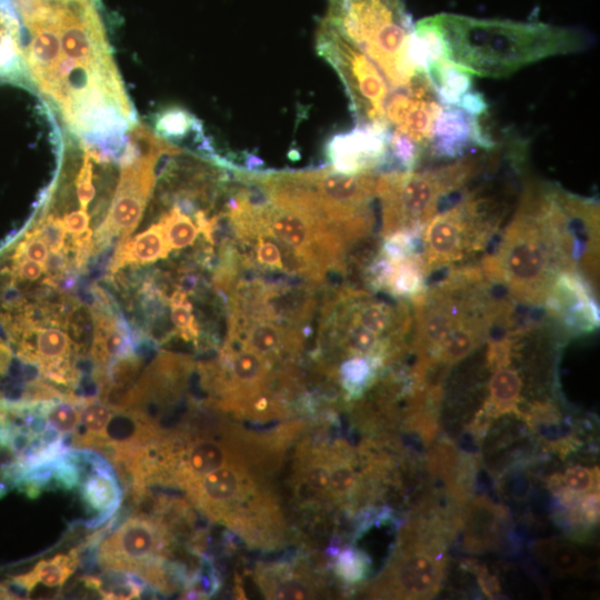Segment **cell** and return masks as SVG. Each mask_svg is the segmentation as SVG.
Instances as JSON below:
<instances>
[{"instance_id": "cell-1", "label": "cell", "mask_w": 600, "mask_h": 600, "mask_svg": "<svg viewBox=\"0 0 600 600\" xmlns=\"http://www.w3.org/2000/svg\"><path fill=\"white\" fill-rule=\"evenodd\" d=\"M30 80L79 139L116 147L137 123L94 0H18Z\"/></svg>"}, {"instance_id": "cell-2", "label": "cell", "mask_w": 600, "mask_h": 600, "mask_svg": "<svg viewBox=\"0 0 600 600\" xmlns=\"http://www.w3.org/2000/svg\"><path fill=\"white\" fill-rule=\"evenodd\" d=\"M598 204L542 182L529 183L497 253L483 266L527 303H546L562 273H577L573 232L598 219Z\"/></svg>"}, {"instance_id": "cell-3", "label": "cell", "mask_w": 600, "mask_h": 600, "mask_svg": "<svg viewBox=\"0 0 600 600\" xmlns=\"http://www.w3.org/2000/svg\"><path fill=\"white\" fill-rule=\"evenodd\" d=\"M439 37L443 58L463 71L500 78L539 60L584 50L590 39L577 28L543 22L438 13L422 19Z\"/></svg>"}, {"instance_id": "cell-4", "label": "cell", "mask_w": 600, "mask_h": 600, "mask_svg": "<svg viewBox=\"0 0 600 600\" xmlns=\"http://www.w3.org/2000/svg\"><path fill=\"white\" fill-rule=\"evenodd\" d=\"M321 22L363 51L392 88L418 72L409 58L414 23L402 0H328Z\"/></svg>"}, {"instance_id": "cell-5", "label": "cell", "mask_w": 600, "mask_h": 600, "mask_svg": "<svg viewBox=\"0 0 600 600\" xmlns=\"http://www.w3.org/2000/svg\"><path fill=\"white\" fill-rule=\"evenodd\" d=\"M479 157H463L452 163L423 170L387 171L377 174L382 236L411 234L422 230L444 200L478 174Z\"/></svg>"}, {"instance_id": "cell-6", "label": "cell", "mask_w": 600, "mask_h": 600, "mask_svg": "<svg viewBox=\"0 0 600 600\" xmlns=\"http://www.w3.org/2000/svg\"><path fill=\"white\" fill-rule=\"evenodd\" d=\"M493 196L467 192L443 211H438L421 230L420 261L424 276L480 250L503 214Z\"/></svg>"}, {"instance_id": "cell-7", "label": "cell", "mask_w": 600, "mask_h": 600, "mask_svg": "<svg viewBox=\"0 0 600 600\" xmlns=\"http://www.w3.org/2000/svg\"><path fill=\"white\" fill-rule=\"evenodd\" d=\"M317 51L338 73L357 124L388 128L384 114L389 83L372 60L333 29L320 23Z\"/></svg>"}, {"instance_id": "cell-8", "label": "cell", "mask_w": 600, "mask_h": 600, "mask_svg": "<svg viewBox=\"0 0 600 600\" xmlns=\"http://www.w3.org/2000/svg\"><path fill=\"white\" fill-rule=\"evenodd\" d=\"M164 542L160 523L150 517L133 514L103 538L97 560L104 570L137 574L146 564L158 559Z\"/></svg>"}, {"instance_id": "cell-9", "label": "cell", "mask_w": 600, "mask_h": 600, "mask_svg": "<svg viewBox=\"0 0 600 600\" xmlns=\"http://www.w3.org/2000/svg\"><path fill=\"white\" fill-rule=\"evenodd\" d=\"M391 129L356 124L329 139L326 146L331 169L346 174L372 172L386 166Z\"/></svg>"}, {"instance_id": "cell-10", "label": "cell", "mask_w": 600, "mask_h": 600, "mask_svg": "<svg viewBox=\"0 0 600 600\" xmlns=\"http://www.w3.org/2000/svg\"><path fill=\"white\" fill-rule=\"evenodd\" d=\"M81 477L80 494L94 517L86 521L88 528L106 522L121 504L122 492L112 467L101 456L87 449H77Z\"/></svg>"}, {"instance_id": "cell-11", "label": "cell", "mask_w": 600, "mask_h": 600, "mask_svg": "<svg viewBox=\"0 0 600 600\" xmlns=\"http://www.w3.org/2000/svg\"><path fill=\"white\" fill-rule=\"evenodd\" d=\"M472 147L486 150L494 147L492 139L481 128L479 117L457 106H441L428 144L431 154L454 159Z\"/></svg>"}, {"instance_id": "cell-12", "label": "cell", "mask_w": 600, "mask_h": 600, "mask_svg": "<svg viewBox=\"0 0 600 600\" xmlns=\"http://www.w3.org/2000/svg\"><path fill=\"white\" fill-rule=\"evenodd\" d=\"M442 573V561L424 547L411 552L400 562L396 581L404 596L428 598L439 589Z\"/></svg>"}, {"instance_id": "cell-13", "label": "cell", "mask_w": 600, "mask_h": 600, "mask_svg": "<svg viewBox=\"0 0 600 600\" xmlns=\"http://www.w3.org/2000/svg\"><path fill=\"white\" fill-rule=\"evenodd\" d=\"M79 564L80 556L76 548L68 554L40 560L31 571L13 577L7 588L16 590V596H29L39 583L50 588L61 587Z\"/></svg>"}, {"instance_id": "cell-14", "label": "cell", "mask_w": 600, "mask_h": 600, "mask_svg": "<svg viewBox=\"0 0 600 600\" xmlns=\"http://www.w3.org/2000/svg\"><path fill=\"white\" fill-rule=\"evenodd\" d=\"M441 106L437 99L412 97L400 123L392 131L407 136L423 150L428 149L434 120Z\"/></svg>"}, {"instance_id": "cell-15", "label": "cell", "mask_w": 600, "mask_h": 600, "mask_svg": "<svg viewBox=\"0 0 600 600\" xmlns=\"http://www.w3.org/2000/svg\"><path fill=\"white\" fill-rule=\"evenodd\" d=\"M507 366L494 369L489 381V409L494 414L513 409L520 399L522 380L519 373Z\"/></svg>"}, {"instance_id": "cell-16", "label": "cell", "mask_w": 600, "mask_h": 600, "mask_svg": "<svg viewBox=\"0 0 600 600\" xmlns=\"http://www.w3.org/2000/svg\"><path fill=\"white\" fill-rule=\"evenodd\" d=\"M224 453L221 447L211 440H198L188 449L183 470L179 477L190 480L192 477L204 476L223 466Z\"/></svg>"}, {"instance_id": "cell-17", "label": "cell", "mask_w": 600, "mask_h": 600, "mask_svg": "<svg viewBox=\"0 0 600 600\" xmlns=\"http://www.w3.org/2000/svg\"><path fill=\"white\" fill-rule=\"evenodd\" d=\"M236 472L227 467H220L203 476L193 491L202 503H219L229 500L238 489Z\"/></svg>"}, {"instance_id": "cell-18", "label": "cell", "mask_w": 600, "mask_h": 600, "mask_svg": "<svg viewBox=\"0 0 600 600\" xmlns=\"http://www.w3.org/2000/svg\"><path fill=\"white\" fill-rule=\"evenodd\" d=\"M50 429L64 439L72 436L81 423V407L66 400H50L36 404Z\"/></svg>"}, {"instance_id": "cell-19", "label": "cell", "mask_w": 600, "mask_h": 600, "mask_svg": "<svg viewBox=\"0 0 600 600\" xmlns=\"http://www.w3.org/2000/svg\"><path fill=\"white\" fill-rule=\"evenodd\" d=\"M154 127L158 136L164 140H182L202 131L200 121L193 114L177 107L158 113Z\"/></svg>"}, {"instance_id": "cell-20", "label": "cell", "mask_w": 600, "mask_h": 600, "mask_svg": "<svg viewBox=\"0 0 600 600\" xmlns=\"http://www.w3.org/2000/svg\"><path fill=\"white\" fill-rule=\"evenodd\" d=\"M548 558L553 569L562 573H572L581 569L583 557L577 548L567 543H553L548 547Z\"/></svg>"}, {"instance_id": "cell-21", "label": "cell", "mask_w": 600, "mask_h": 600, "mask_svg": "<svg viewBox=\"0 0 600 600\" xmlns=\"http://www.w3.org/2000/svg\"><path fill=\"white\" fill-rule=\"evenodd\" d=\"M231 367L234 378L241 382H253L263 373V363L259 354L249 349L237 353Z\"/></svg>"}, {"instance_id": "cell-22", "label": "cell", "mask_w": 600, "mask_h": 600, "mask_svg": "<svg viewBox=\"0 0 600 600\" xmlns=\"http://www.w3.org/2000/svg\"><path fill=\"white\" fill-rule=\"evenodd\" d=\"M562 482L572 492L586 493L596 486V472L582 466H573L566 470Z\"/></svg>"}, {"instance_id": "cell-23", "label": "cell", "mask_w": 600, "mask_h": 600, "mask_svg": "<svg viewBox=\"0 0 600 600\" xmlns=\"http://www.w3.org/2000/svg\"><path fill=\"white\" fill-rule=\"evenodd\" d=\"M354 473L349 468H338L329 476V486L337 492L344 493L353 488Z\"/></svg>"}, {"instance_id": "cell-24", "label": "cell", "mask_w": 600, "mask_h": 600, "mask_svg": "<svg viewBox=\"0 0 600 600\" xmlns=\"http://www.w3.org/2000/svg\"><path fill=\"white\" fill-rule=\"evenodd\" d=\"M274 594L277 599H306L308 590L298 581H287L277 588Z\"/></svg>"}, {"instance_id": "cell-25", "label": "cell", "mask_w": 600, "mask_h": 600, "mask_svg": "<svg viewBox=\"0 0 600 600\" xmlns=\"http://www.w3.org/2000/svg\"><path fill=\"white\" fill-rule=\"evenodd\" d=\"M580 511L587 521L591 523L597 522L599 518V496L591 493L584 497L580 504Z\"/></svg>"}, {"instance_id": "cell-26", "label": "cell", "mask_w": 600, "mask_h": 600, "mask_svg": "<svg viewBox=\"0 0 600 600\" xmlns=\"http://www.w3.org/2000/svg\"><path fill=\"white\" fill-rule=\"evenodd\" d=\"M329 473L324 469L317 468L309 471L308 481L317 489H324L329 486Z\"/></svg>"}, {"instance_id": "cell-27", "label": "cell", "mask_w": 600, "mask_h": 600, "mask_svg": "<svg viewBox=\"0 0 600 600\" xmlns=\"http://www.w3.org/2000/svg\"><path fill=\"white\" fill-rule=\"evenodd\" d=\"M6 484L2 480H0V498L3 497V494L6 493Z\"/></svg>"}]
</instances>
